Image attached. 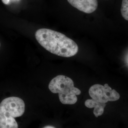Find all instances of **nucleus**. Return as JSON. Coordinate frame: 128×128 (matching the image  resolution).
Returning a JSON list of instances; mask_svg holds the SVG:
<instances>
[{
	"label": "nucleus",
	"instance_id": "f257e3e1",
	"mask_svg": "<svg viewBox=\"0 0 128 128\" xmlns=\"http://www.w3.org/2000/svg\"><path fill=\"white\" fill-rule=\"evenodd\" d=\"M35 36L43 48L54 55L70 58L78 53L77 44L60 32L43 28L37 30Z\"/></svg>",
	"mask_w": 128,
	"mask_h": 128
},
{
	"label": "nucleus",
	"instance_id": "f03ea898",
	"mask_svg": "<svg viewBox=\"0 0 128 128\" xmlns=\"http://www.w3.org/2000/svg\"><path fill=\"white\" fill-rule=\"evenodd\" d=\"M25 109L24 102L17 97H10L0 103V128H18L15 118L22 116Z\"/></svg>",
	"mask_w": 128,
	"mask_h": 128
},
{
	"label": "nucleus",
	"instance_id": "7ed1b4c3",
	"mask_svg": "<svg viewBox=\"0 0 128 128\" xmlns=\"http://www.w3.org/2000/svg\"><path fill=\"white\" fill-rule=\"evenodd\" d=\"M50 90L58 94L60 102L64 104H74L78 101L77 96L80 95V89L74 86L72 79L64 75H58L53 78L48 85Z\"/></svg>",
	"mask_w": 128,
	"mask_h": 128
},
{
	"label": "nucleus",
	"instance_id": "20e7f679",
	"mask_svg": "<svg viewBox=\"0 0 128 128\" xmlns=\"http://www.w3.org/2000/svg\"><path fill=\"white\" fill-rule=\"evenodd\" d=\"M89 94L92 99L102 103L118 100L120 96L114 89H112L107 84L104 86L96 84L92 86L89 90Z\"/></svg>",
	"mask_w": 128,
	"mask_h": 128
},
{
	"label": "nucleus",
	"instance_id": "39448f33",
	"mask_svg": "<svg viewBox=\"0 0 128 128\" xmlns=\"http://www.w3.org/2000/svg\"><path fill=\"white\" fill-rule=\"evenodd\" d=\"M74 7L86 14H91L98 7L97 0H68Z\"/></svg>",
	"mask_w": 128,
	"mask_h": 128
},
{
	"label": "nucleus",
	"instance_id": "423d86ee",
	"mask_svg": "<svg viewBox=\"0 0 128 128\" xmlns=\"http://www.w3.org/2000/svg\"><path fill=\"white\" fill-rule=\"evenodd\" d=\"M86 106L88 108H94V114L96 117L101 116L104 112V109L106 104L94 100L93 99H88L84 102Z\"/></svg>",
	"mask_w": 128,
	"mask_h": 128
},
{
	"label": "nucleus",
	"instance_id": "0eeeda50",
	"mask_svg": "<svg viewBox=\"0 0 128 128\" xmlns=\"http://www.w3.org/2000/svg\"><path fill=\"white\" fill-rule=\"evenodd\" d=\"M120 10L122 17L128 20V0H122Z\"/></svg>",
	"mask_w": 128,
	"mask_h": 128
},
{
	"label": "nucleus",
	"instance_id": "6e6552de",
	"mask_svg": "<svg viewBox=\"0 0 128 128\" xmlns=\"http://www.w3.org/2000/svg\"><path fill=\"white\" fill-rule=\"evenodd\" d=\"M2 2L6 5L9 4L10 3L12 2V0H2Z\"/></svg>",
	"mask_w": 128,
	"mask_h": 128
},
{
	"label": "nucleus",
	"instance_id": "1a4fd4ad",
	"mask_svg": "<svg viewBox=\"0 0 128 128\" xmlns=\"http://www.w3.org/2000/svg\"><path fill=\"white\" fill-rule=\"evenodd\" d=\"M125 62L127 66H128V52H127V54L125 56Z\"/></svg>",
	"mask_w": 128,
	"mask_h": 128
},
{
	"label": "nucleus",
	"instance_id": "9d476101",
	"mask_svg": "<svg viewBox=\"0 0 128 128\" xmlns=\"http://www.w3.org/2000/svg\"><path fill=\"white\" fill-rule=\"evenodd\" d=\"M56 128L52 126H50V125H48V126H46L45 127H44V128Z\"/></svg>",
	"mask_w": 128,
	"mask_h": 128
},
{
	"label": "nucleus",
	"instance_id": "9b49d317",
	"mask_svg": "<svg viewBox=\"0 0 128 128\" xmlns=\"http://www.w3.org/2000/svg\"><path fill=\"white\" fill-rule=\"evenodd\" d=\"M20 0H12V2H19Z\"/></svg>",
	"mask_w": 128,
	"mask_h": 128
},
{
	"label": "nucleus",
	"instance_id": "f8f14e48",
	"mask_svg": "<svg viewBox=\"0 0 128 128\" xmlns=\"http://www.w3.org/2000/svg\"></svg>",
	"mask_w": 128,
	"mask_h": 128
}]
</instances>
